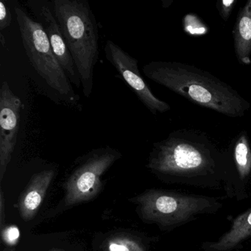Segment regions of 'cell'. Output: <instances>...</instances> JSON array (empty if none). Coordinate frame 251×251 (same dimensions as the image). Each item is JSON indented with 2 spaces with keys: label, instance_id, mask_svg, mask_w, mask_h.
Wrapping results in <instances>:
<instances>
[{
  "label": "cell",
  "instance_id": "6da1fadb",
  "mask_svg": "<svg viewBox=\"0 0 251 251\" xmlns=\"http://www.w3.org/2000/svg\"><path fill=\"white\" fill-rule=\"evenodd\" d=\"M231 165L228 151L206 133L179 129L153 144L148 167L160 176L198 186L221 180Z\"/></svg>",
  "mask_w": 251,
  "mask_h": 251
},
{
  "label": "cell",
  "instance_id": "7a4b0ae2",
  "mask_svg": "<svg viewBox=\"0 0 251 251\" xmlns=\"http://www.w3.org/2000/svg\"><path fill=\"white\" fill-rule=\"evenodd\" d=\"M150 80L199 106L230 118H242L251 104L227 83L208 72L176 61H152L142 68Z\"/></svg>",
  "mask_w": 251,
  "mask_h": 251
},
{
  "label": "cell",
  "instance_id": "3957f363",
  "mask_svg": "<svg viewBox=\"0 0 251 251\" xmlns=\"http://www.w3.org/2000/svg\"><path fill=\"white\" fill-rule=\"evenodd\" d=\"M52 11L71 53L86 98L92 95L99 58V30L86 0H52Z\"/></svg>",
  "mask_w": 251,
  "mask_h": 251
},
{
  "label": "cell",
  "instance_id": "277c9868",
  "mask_svg": "<svg viewBox=\"0 0 251 251\" xmlns=\"http://www.w3.org/2000/svg\"><path fill=\"white\" fill-rule=\"evenodd\" d=\"M14 10L26 55L33 70L53 96V101L80 111V97L55 57L42 25L20 7Z\"/></svg>",
  "mask_w": 251,
  "mask_h": 251
},
{
  "label": "cell",
  "instance_id": "5b68a950",
  "mask_svg": "<svg viewBox=\"0 0 251 251\" xmlns=\"http://www.w3.org/2000/svg\"><path fill=\"white\" fill-rule=\"evenodd\" d=\"M143 220L165 228H174L198 215L215 212L221 206L217 200L201 195L149 189L133 198Z\"/></svg>",
  "mask_w": 251,
  "mask_h": 251
},
{
  "label": "cell",
  "instance_id": "8992f818",
  "mask_svg": "<svg viewBox=\"0 0 251 251\" xmlns=\"http://www.w3.org/2000/svg\"><path fill=\"white\" fill-rule=\"evenodd\" d=\"M120 157L118 151L105 147L93 150L82 158L66 183V205H77L95 198L102 186L101 176Z\"/></svg>",
  "mask_w": 251,
  "mask_h": 251
},
{
  "label": "cell",
  "instance_id": "52a82bcc",
  "mask_svg": "<svg viewBox=\"0 0 251 251\" xmlns=\"http://www.w3.org/2000/svg\"><path fill=\"white\" fill-rule=\"evenodd\" d=\"M104 53L107 61L114 67L139 100L152 114L156 115L170 111V105L154 95L141 75L136 58L111 40L107 41L104 47Z\"/></svg>",
  "mask_w": 251,
  "mask_h": 251
},
{
  "label": "cell",
  "instance_id": "ba28073f",
  "mask_svg": "<svg viewBox=\"0 0 251 251\" xmlns=\"http://www.w3.org/2000/svg\"><path fill=\"white\" fill-rule=\"evenodd\" d=\"M22 101L7 82L0 89V180L3 178L17 145Z\"/></svg>",
  "mask_w": 251,
  "mask_h": 251
},
{
  "label": "cell",
  "instance_id": "9c48e42d",
  "mask_svg": "<svg viewBox=\"0 0 251 251\" xmlns=\"http://www.w3.org/2000/svg\"><path fill=\"white\" fill-rule=\"evenodd\" d=\"M29 8L45 30L52 51L72 83L81 87L77 70L73 57L67 48L59 25L52 11L51 2L45 0H33L27 2Z\"/></svg>",
  "mask_w": 251,
  "mask_h": 251
},
{
  "label": "cell",
  "instance_id": "30bf717a",
  "mask_svg": "<svg viewBox=\"0 0 251 251\" xmlns=\"http://www.w3.org/2000/svg\"><path fill=\"white\" fill-rule=\"evenodd\" d=\"M55 176L53 170H45L32 177L20 201L22 218L25 221L31 220L42 205L48 188Z\"/></svg>",
  "mask_w": 251,
  "mask_h": 251
},
{
  "label": "cell",
  "instance_id": "8fae6325",
  "mask_svg": "<svg viewBox=\"0 0 251 251\" xmlns=\"http://www.w3.org/2000/svg\"><path fill=\"white\" fill-rule=\"evenodd\" d=\"M251 239V208L232 222L230 229L218 240L202 245L205 251H232Z\"/></svg>",
  "mask_w": 251,
  "mask_h": 251
},
{
  "label": "cell",
  "instance_id": "7c38bea8",
  "mask_svg": "<svg viewBox=\"0 0 251 251\" xmlns=\"http://www.w3.org/2000/svg\"><path fill=\"white\" fill-rule=\"evenodd\" d=\"M232 34L238 61L242 65H251V0L239 10Z\"/></svg>",
  "mask_w": 251,
  "mask_h": 251
},
{
  "label": "cell",
  "instance_id": "4fadbf2b",
  "mask_svg": "<svg viewBox=\"0 0 251 251\" xmlns=\"http://www.w3.org/2000/svg\"><path fill=\"white\" fill-rule=\"evenodd\" d=\"M232 156L239 180L245 181L251 174V145L246 131L241 132L235 139Z\"/></svg>",
  "mask_w": 251,
  "mask_h": 251
},
{
  "label": "cell",
  "instance_id": "5bb4252c",
  "mask_svg": "<svg viewBox=\"0 0 251 251\" xmlns=\"http://www.w3.org/2000/svg\"><path fill=\"white\" fill-rule=\"evenodd\" d=\"M107 251H145L139 242L131 238L118 236L108 241Z\"/></svg>",
  "mask_w": 251,
  "mask_h": 251
},
{
  "label": "cell",
  "instance_id": "9a60e30c",
  "mask_svg": "<svg viewBox=\"0 0 251 251\" xmlns=\"http://www.w3.org/2000/svg\"><path fill=\"white\" fill-rule=\"evenodd\" d=\"M2 240L6 245H16L18 243L20 237V231L17 226H9L2 228Z\"/></svg>",
  "mask_w": 251,
  "mask_h": 251
},
{
  "label": "cell",
  "instance_id": "2e32d148",
  "mask_svg": "<svg viewBox=\"0 0 251 251\" xmlns=\"http://www.w3.org/2000/svg\"><path fill=\"white\" fill-rule=\"evenodd\" d=\"M236 2H237L236 0H222L217 2V11H219L220 17L225 22L228 20Z\"/></svg>",
  "mask_w": 251,
  "mask_h": 251
},
{
  "label": "cell",
  "instance_id": "e0dca14e",
  "mask_svg": "<svg viewBox=\"0 0 251 251\" xmlns=\"http://www.w3.org/2000/svg\"><path fill=\"white\" fill-rule=\"evenodd\" d=\"M12 22V15L11 11L5 2H0V30L3 31L11 25Z\"/></svg>",
  "mask_w": 251,
  "mask_h": 251
},
{
  "label": "cell",
  "instance_id": "ac0fdd59",
  "mask_svg": "<svg viewBox=\"0 0 251 251\" xmlns=\"http://www.w3.org/2000/svg\"><path fill=\"white\" fill-rule=\"evenodd\" d=\"M3 198V192H2V190L1 189V195H0V226L2 227H3L4 218H5Z\"/></svg>",
  "mask_w": 251,
  "mask_h": 251
},
{
  "label": "cell",
  "instance_id": "d6986e66",
  "mask_svg": "<svg viewBox=\"0 0 251 251\" xmlns=\"http://www.w3.org/2000/svg\"><path fill=\"white\" fill-rule=\"evenodd\" d=\"M59 251V250H52V251Z\"/></svg>",
  "mask_w": 251,
  "mask_h": 251
}]
</instances>
